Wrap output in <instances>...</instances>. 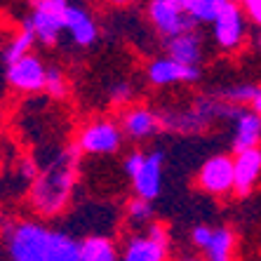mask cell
I'll use <instances>...</instances> for the list:
<instances>
[{"mask_svg":"<svg viewBox=\"0 0 261 261\" xmlns=\"http://www.w3.org/2000/svg\"><path fill=\"white\" fill-rule=\"evenodd\" d=\"M3 233L10 261H80V240L61 228L21 219Z\"/></svg>","mask_w":261,"mask_h":261,"instance_id":"1","label":"cell"},{"mask_svg":"<svg viewBox=\"0 0 261 261\" xmlns=\"http://www.w3.org/2000/svg\"><path fill=\"white\" fill-rule=\"evenodd\" d=\"M75 172H78V148L73 146L68 151H61L36 174L31 186V205L40 217L52 219L61 214L75 186Z\"/></svg>","mask_w":261,"mask_h":261,"instance_id":"2","label":"cell"},{"mask_svg":"<svg viewBox=\"0 0 261 261\" xmlns=\"http://www.w3.org/2000/svg\"><path fill=\"white\" fill-rule=\"evenodd\" d=\"M170 252V233L163 224L153 221L146 231L132 233L125 240L122 252H118V261H167Z\"/></svg>","mask_w":261,"mask_h":261,"instance_id":"3","label":"cell"},{"mask_svg":"<svg viewBox=\"0 0 261 261\" xmlns=\"http://www.w3.org/2000/svg\"><path fill=\"white\" fill-rule=\"evenodd\" d=\"M66 0H36L31 14L24 19V26L33 33L36 43H43L47 47L57 45L61 31H64V12Z\"/></svg>","mask_w":261,"mask_h":261,"instance_id":"4","label":"cell"},{"mask_svg":"<svg viewBox=\"0 0 261 261\" xmlns=\"http://www.w3.org/2000/svg\"><path fill=\"white\" fill-rule=\"evenodd\" d=\"M212 26L214 43L224 52H238L247 40V19H245L240 5L233 3V0H221L219 3V12Z\"/></svg>","mask_w":261,"mask_h":261,"instance_id":"5","label":"cell"},{"mask_svg":"<svg viewBox=\"0 0 261 261\" xmlns=\"http://www.w3.org/2000/svg\"><path fill=\"white\" fill-rule=\"evenodd\" d=\"M146 14H148L153 29L158 31V36L163 40L195 31V24L191 21L189 14L184 12L181 0H153L146 7Z\"/></svg>","mask_w":261,"mask_h":261,"instance_id":"6","label":"cell"},{"mask_svg":"<svg viewBox=\"0 0 261 261\" xmlns=\"http://www.w3.org/2000/svg\"><path fill=\"white\" fill-rule=\"evenodd\" d=\"M122 146V132L113 120H92L78 134V153L87 155H111Z\"/></svg>","mask_w":261,"mask_h":261,"instance_id":"7","label":"cell"},{"mask_svg":"<svg viewBox=\"0 0 261 261\" xmlns=\"http://www.w3.org/2000/svg\"><path fill=\"white\" fill-rule=\"evenodd\" d=\"M163 167H165V151L163 148H155V151L146 153L139 172L132 176L134 198L153 202L160 193H163Z\"/></svg>","mask_w":261,"mask_h":261,"instance_id":"8","label":"cell"},{"mask_svg":"<svg viewBox=\"0 0 261 261\" xmlns=\"http://www.w3.org/2000/svg\"><path fill=\"white\" fill-rule=\"evenodd\" d=\"M45 71L47 66L36 55H26L21 59L7 64V83L17 92L24 94H38L45 90Z\"/></svg>","mask_w":261,"mask_h":261,"instance_id":"9","label":"cell"},{"mask_svg":"<svg viewBox=\"0 0 261 261\" xmlns=\"http://www.w3.org/2000/svg\"><path fill=\"white\" fill-rule=\"evenodd\" d=\"M198 186L210 195L233 193V158L226 153L212 155L202 163L198 172Z\"/></svg>","mask_w":261,"mask_h":261,"instance_id":"10","label":"cell"},{"mask_svg":"<svg viewBox=\"0 0 261 261\" xmlns=\"http://www.w3.org/2000/svg\"><path fill=\"white\" fill-rule=\"evenodd\" d=\"M146 78L155 87L174 85V83H198L202 78V71L195 66H181L176 61L167 59V57H158L153 59L146 68Z\"/></svg>","mask_w":261,"mask_h":261,"instance_id":"11","label":"cell"},{"mask_svg":"<svg viewBox=\"0 0 261 261\" xmlns=\"http://www.w3.org/2000/svg\"><path fill=\"white\" fill-rule=\"evenodd\" d=\"M261 176V151L249 148V151L236 153L233 158V193L240 198H247L256 189Z\"/></svg>","mask_w":261,"mask_h":261,"instance_id":"12","label":"cell"},{"mask_svg":"<svg viewBox=\"0 0 261 261\" xmlns=\"http://www.w3.org/2000/svg\"><path fill=\"white\" fill-rule=\"evenodd\" d=\"M64 31H68L71 40L78 47H90L94 40L99 38V26L94 21L87 7L83 5H66V12H64Z\"/></svg>","mask_w":261,"mask_h":261,"instance_id":"13","label":"cell"},{"mask_svg":"<svg viewBox=\"0 0 261 261\" xmlns=\"http://www.w3.org/2000/svg\"><path fill=\"white\" fill-rule=\"evenodd\" d=\"M165 52H167V59L181 64V66H195L200 68L202 61V38L198 31H189V33H181L176 38L165 40Z\"/></svg>","mask_w":261,"mask_h":261,"instance_id":"14","label":"cell"},{"mask_svg":"<svg viewBox=\"0 0 261 261\" xmlns=\"http://www.w3.org/2000/svg\"><path fill=\"white\" fill-rule=\"evenodd\" d=\"M160 129L158 125V113L146 106H132L129 111L122 113V122H120V132L125 137H129L132 141H144L148 137Z\"/></svg>","mask_w":261,"mask_h":261,"instance_id":"15","label":"cell"},{"mask_svg":"<svg viewBox=\"0 0 261 261\" xmlns=\"http://www.w3.org/2000/svg\"><path fill=\"white\" fill-rule=\"evenodd\" d=\"M212 97L238 109L252 106V113H261V90L256 83H233L228 87H219L217 92H212Z\"/></svg>","mask_w":261,"mask_h":261,"instance_id":"16","label":"cell"},{"mask_svg":"<svg viewBox=\"0 0 261 261\" xmlns=\"http://www.w3.org/2000/svg\"><path fill=\"white\" fill-rule=\"evenodd\" d=\"M236 129H233V151L243 153L249 148H259L261 139V118L252 113L249 109H243L233 120Z\"/></svg>","mask_w":261,"mask_h":261,"instance_id":"17","label":"cell"},{"mask_svg":"<svg viewBox=\"0 0 261 261\" xmlns=\"http://www.w3.org/2000/svg\"><path fill=\"white\" fill-rule=\"evenodd\" d=\"M236 233L228 226L212 228L210 243L205 245V261H233L236 256Z\"/></svg>","mask_w":261,"mask_h":261,"instance_id":"18","label":"cell"},{"mask_svg":"<svg viewBox=\"0 0 261 261\" xmlns=\"http://www.w3.org/2000/svg\"><path fill=\"white\" fill-rule=\"evenodd\" d=\"M80 261H118V247L109 236L92 233L80 240Z\"/></svg>","mask_w":261,"mask_h":261,"instance_id":"19","label":"cell"},{"mask_svg":"<svg viewBox=\"0 0 261 261\" xmlns=\"http://www.w3.org/2000/svg\"><path fill=\"white\" fill-rule=\"evenodd\" d=\"M125 217H127V224L134 228V233H141L153 224L155 212H153L151 202L139 200V198H132V200L127 202V207H125Z\"/></svg>","mask_w":261,"mask_h":261,"instance_id":"20","label":"cell"},{"mask_svg":"<svg viewBox=\"0 0 261 261\" xmlns=\"http://www.w3.org/2000/svg\"><path fill=\"white\" fill-rule=\"evenodd\" d=\"M181 3H184V12L191 17V21L195 26H200V24H212L217 19L221 0H181Z\"/></svg>","mask_w":261,"mask_h":261,"instance_id":"21","label":"cell"},{"mask_svg":"<svg viewBox=\"0 0 261 261\" xmlns=\"http://www.w3.org/2000/svg\"><path fill=\"white\" fill-rule=\"evenodd\" d=\"M36 45V38H33V33H31L29 29H26L24 24H21V31H19L17 36L10 40V45L5 47V52H3V57H5V64H12V61L21 59V57L31 55V47Z\"/></svg>","mask_w":261,"mask_h":261,"instance_id":"22","label":"cell"},{"mask_svg":"<svg viewBox=\"0 0 261 261\" xmlns=\"http://www.w3.org/2000/svg\"><path fill=\"white\" fill-rule=\"evenodd\" d=\"M45 92L55 99H64L68 94V80L59 66H49L45 71Z\"/></svg>","mask_w":261,"mask_h":261,"instance_id":"23","label":"cell"},{"mask_svg":"<svg viewBox=\"0 0 261 261\" xmlns=\"http://www.w3.org/2000/svg\"><path fill=\"white\" fill-rule=\"evenodd\" d=\"M134 97V90L129 83H118V85L111 87V101L116 103V106H125L129 103Z\"/></svg>","mask_w":261,"mask_h":261,"instance_id":"24","label":"cell"},{"mask_svg":"<svg viewBox=\"0 0 261 261\" xmlns=\"http://www.w3.org/2000/svg\"><path fill=\"white\" fill-rule=\"evenodd\" d=\"M238 5H240V10H243L247 21H252L254 26L261 24V3L259 0H245V3H238Z\"/></svg>","mask_w":261,"mask_h":261,"instance_id":"25","label":"cell"},{"mask_svg":"<svg viewBox=\"0 0 261 261\" xmlns=\"http://www.w3.org/2000/svg\"><path fill=\"white\" fill-rule=\"evenodd\" d=\"M210 236H212V228L205 226V224H200V226H195L193 231H191V243H193L195 247L205 249V245L210 243Z\"/></svg>","mask_w":261,"mask_h":261,"instance_id":"26","label":"cell"},{"mask_svg":"<svg viewBox=\"0 0 261 261\" xmlns=\"http://www.w3.org/2000/svg\"><path fill=\"white\" fill-rule=\"evenodd\" d=\"M144 155L146 153H141V151H132L125 158V163H122V167H125V172H127V176L132 179L137 172H139V167H141V163H144Z\"/></svg>","mask_w":261,"mask_h":261,"instance_id":"27","label":"cell"},{"mask_svg":"<svg viewBox=\"0 0 261 261\" xmlns=\"http://www.w3.org/2000/svg\"><path fill=\"white\" fill-rule=\"evenodd\" d=\"M179 261H205V259H202V256H184V259H179Z\"/></svg>","mask_w":261,"mask_h":261,"instance_id":"28","label":"cell"},{"mask_svg":"<svg viewBox=\"0 0 261 261\" xmlns=\"http://www.w3.org/2000/svg\"><path fill=\"white\" fill-rule=\"evenodd\" d=\"M3 228H5V219H3V210H0V233H3Z\"/></svg>","mask_w":261,"mask_h":261,"instance_id":"29","label":"cell"}]
</instances>
